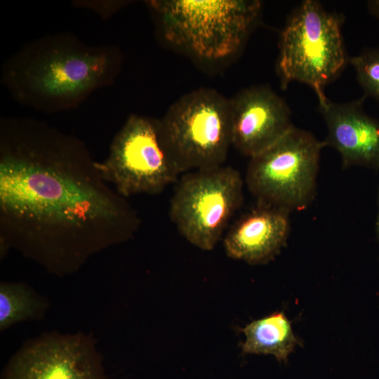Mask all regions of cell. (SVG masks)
<instances>
[{
	"label": "cell",
	"instance_id": "cell-16",
	"mask_svg": "<svg viewBox=\"0 0 379 379\" xmlns=\"http://www.w3.org/2000/svg\"><path fill=\"white\" fill-rule=\"evenodd\" d=\"M128 4L126 1H82L75 5L95 11L104 18H107Z\"/></svg>",
	"mask_w": 379,
	"mask_h": 379
},
{
	"label": "cell",
	"instance_id": "cell-6",
	"mask_svg": "<svg viewBox=\"0 0 379 379\" xmlns=\"http://www.w3.org/2000/svg\"><path fill=\"white\" fill-rule=\"evenodd\" d=\"M324 145L311 133L293 126L251 157L245 181L257 203L288 213L307 207L316 194L320 152Z\"/></svg>",
	"mask_w": 379,
	"mask_h": 379
},
{
	"label": "cell",
	"instance_id": "cell-5",
	"mask_svg": "<svg viewBox=\"0 0 379 379\" xmlns=\"http://www.w3.org/2000/svg\"><path fill=\"white\" fill-rule=\"evenodd\" d=\"M341 25L339 15L316 1H304L293 12L279 40L277 71L282 88L299 81L314 90L319 104L328 99L324 88L346 63Z\"/></svg>",
	"mask_w": 379,
	"mask_h": 379
},
{
	"label": "cell",
	"instance_id": "cell-15",
	"mask_svg": "<svg viewBox=\"0 0 379 379\" xmlns=\"http://www.w3.org/2000/svg\"><path fill=\"white\" fill-rule=\"evenodd\" d=\"M366 95L379 100V49H371L350 59Z\"/></svg>",
	"mask_w": 379,
	"mask_h": 379
},
{
	"label": "cell",
	"instance_id": "cell-4",
	"mask_svg": "<svg viewBox=\"0 0 379 379\" xmlns=\"http://www.w3.org/2000/svg\"><path fill=\"white\" fill-rule=\"evenodd\" d=\"M159 126L164 146L181 173L222 166L232 145L230 98L211 88L181 96Z\"/></svg>",
	"mask_w": 379,
	"mask_h": 379
},
{
	"label": "cell",
	"instance_id": "cell-11",
	"mask_svg": "<svg viewBox=\"0 0 379 379\" xmlns=\"http://www.w3.org/2000/svg\"><path fill=\"white\" fill-rule=\"evenodd\" d=\"M319 104L327 126L324 142L340 154L343 168L361 166L379 169V121L367 114L362 101Z\"/></svg>",
	"mask_w": 379,
	"mask_h": 379
},
{
	"label": "cell",
	"instance_id": "cell-14",
	"mask_svg": "<svg viewBox=\"0 0 379 379\" xmlns=\"http://www.w3.org/2000/svg\"><path fill=\"white\" fill-rule=\"evenodd\" d=\"M47 309L46 300L25 284L1 282V331L18 322L40 319Z\"/></svg>",
	"mask_w": 379,
	"mask_h": 379
},
{
	"label": "cell",
	"instance_id": "cell-18",
	"mask_svg": "<svg viewBox=\"0 0 379 379\" xmlns=\"http://www.w3.org/2000/svg\"><path fill=\"white\" fill-rule=\"evenodd\" d=\"M377 204H378V214H377V219L375 222V230L377 233V237L379 241V187L378 189L377 192Z\"/></svg>",
	"mask_w": 379,
	"mask_h": 379
},
{
	"label": "cell",
	"instance_id": "cell-9",
	"mask_svg": "<svg viewBox=\"0 0 379 379\" xmlns=\"http://www.w3.org/2000/svg\"><path fill=\"white\" fill-rule=\"evenodd\" d=\"M1 379H107L91 337L46 334L25 344L11 359Z\"/></svg>",
	"mask_w": 379,
	"mask_h": 379
},
{
	"label": "cell",
	"instance_id": "cell-10",
	"mask_svg": "<svg viewBox=\"0 0 379 379\" xmlns=\"http://www.w3.org/2000/svg\"><path fill=\"white\" fill-rule=\"evenodd\" d=\"M230 104L232 146L250 157L293 126L286 103L268 86L244 88L230 98Z\"/></svg>",
	"mask_w": 379,
	"mask_h": 379
},
{
	"label": "cell",
	"instance_id": "cell-17",
	"mask_svg": "<svg viewBox=\"0 0 379 379\" xmlns=\"http://www.w3.org/2000/svg\"><path fill=\"white\" fill-rule=\"evenodd\" d=\"M367 6L370 13L379 20V0L368 1Z\"/></svg>",
	"mask_w": 379,
	"mask_h": 379
},
{
	"label": "cell",
	"instance_id": "cell-3",
	"mask_svg": "<svg viewBox=\"0 0 379 379\" xmlns=\"http://www.w3.org/2000/svg\"><path fill=\"white\" fill-rule=\"evenodd\" d=\"M147 4L161 38L205 62L237 55L262 9L257 0H152Z\"/></svg>",
	"mask_w": 379,
	"mask_h": 379
},
{
	"label": "cell",
	"instance_id": "cell-13",
	"mask_svg": "<svg viewBox=\"0 0 379 379\" xmlns=\"http://www.w3.org/2000/svg\"><path fill=\"white\" fill-rule=\"evenodd\" d=\"M246 340L241 344L244 353L272 354L286 362L289 354L300 344L291 323L283 312H277L254 320L241 329Z\"/></svg>",
	"mask_w": 379,
	"mask_h": 379
},
{
	"label": "cell",
	"instance_id": "cell-1",
	"mask_svg": "<svg viewBox=\"0 0 379 379\" xmlns=\"http://www.w3.org/2000/svg\"><path fill=\"white\" fill-rule=\"evenodd\" d=\"M140 224L81 140L30 118L1 120V258L13 248L65 275L132 239Z\"/></svg>",
	"mask_w": 379,
	"mask_h": 379
},
{
	"label": "cell",
	"instance_id": "cell-7",
	"mask_svg": "<svg viewBox=\"0 0 379 379\" xmlns=\"http://www.w3.org/2000/svg\"><path fill=\"white\" fill-rule=\"evenodd\" d=\"M243 187L241 174L231 166L185 173L176 182L170 201V219L187 241L211 251L241 207Z\"/></svg>",
	"mask_w": 379,
	"mask_h": 379
},
{
	"label": "cell",
	"instance_id": "cell-2",
	"mask_svg": "<svg viewBox=\"0 0 379 379\" xmlns=\"http://www.w3.org/2000/svg\"><path fill=\"white\" fill-rule=\"evenodd\" d=\"M123 63L115 46H92L69 33L41 37L3 65L1 81L18 102L44 112L77 107L113 84Z\"/></svg>",
	"mask_w": 379,
	"mask_h": 379
},
{
	"label": "cell",
	"instance_id": "cell-8",
	"mask_svg": "<svg viewBox=\"0 0 379 379\" xmlns=\"http://www.w3.org/2000/svg\"><path fill=\"white\" fill-rule=\"evenodd\" d=\"M102 178L120 195L157 194L181 174L162 142L159 120L131 114L114 136L107 158L97 161Z\"/></svg>",
	"mask_w": 379,
	"mask_h": 379
},
{
	"label": "cell",
	"instance_id": "cell-12",
	"mask_svg": "<svg viewBox=\"0 0 379 379\" xmlns=\"http://www.w3.org/2000/svg\"><path fill=\"white\" fill-rule=\"evenodd\" d=\"M288 215L283 209L257 203L227 232L223 241L227 255L251 265L270 262L286 244Z\"/></svg>",
	"mask_w": 379,
	"mask_h": 379
}]
</instances>
